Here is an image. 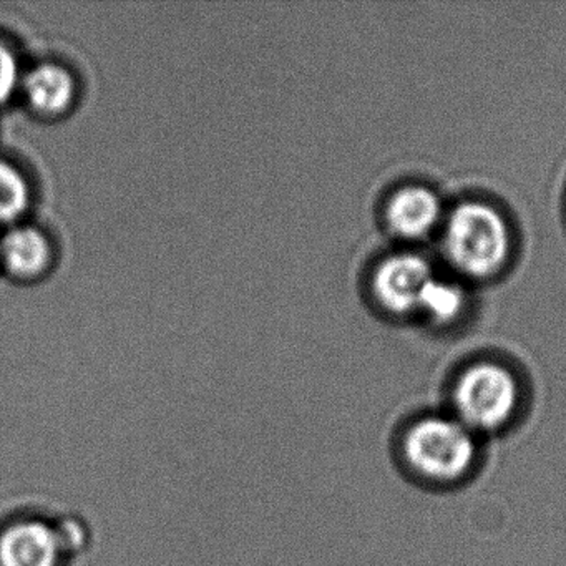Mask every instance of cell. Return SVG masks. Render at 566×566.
<instances>
[{
  "label": "cell",
  "mask_w": 566,
  "mask_h": 566,
  "mask_svg": "<svg viewBox=\"0 0 566 566\" xmlns=\"http://www.w3.org/2000/svg\"><path fill=\"white\" fill-rule=\"evenodd\" d=\"M443 247L457 270L472 277H486L496 273L509 256V228L493 208L462 203L447 221Z\"/></svg>",
  "instance_id": "cell-1"
},
{
  "label": "cell",
  "mask_w": 566,
  "mask_h": 566,
  "mask_svg": "<svg viewBox=\"0 0 566 566\" xmlns=\"http://www.w3.org/2000/svg\"><path fill=\"white\" fill-rule=\"evenodd\" d=\"M403 457L422 479L455 482L472 469L476 443L459 419L426 417L407 430Z\"/></svg>",
  "instance_id": "cell-2"
},
{
  "label": "cell",
  "mask_w": 566,
  "mask_h": 566,
  "mask_svg": "<svg viewBox=\"0 0 566 566\" xmlns=\"http://www.w3.org/2000/svg\"><path fill=\"white\" fill-rule=\"evenodd\" d=\"M520 389L509 369L495 363L469 367L457 380L453 406L470 430H496L515 416Z\"/></svg>",
  "instance_id": "cell-3"
},
{
  "label": "cell",
  "mask_w": 566,
  "mask_h": 566,
  "mask_svg": "<svg viewBox=\"0 0 566 566\" xmlns=\"http://www.w3.org/2000/svg\"><path fill=\"white\" fill-rule=\"evenodd\" d=\"M57 526L31 516L0 522V566H61L65 555Z\"/></svg>",
  "instance_id": "cell-4"
},
{
  "label": "cell",
  "mask_w": 566,
  "mask_h": 566,
  "mask_svg": "<svg viewBox=\"0 0 566 566\" xmlns=\"http://www.w3.org/2000/svg\"><path fill=\"white\" fill-rule=\"evenodd\" d=\"M81 85L69 65L59 61H42L25 69L21 97L39 117L59 118L77 104Z\"/></svg>",
  "instance_id": "cell-5"
},
{
  "label": "cell",
  "mask_w": 566,
  "mask_h": 566,
  "mask_svg": "<svg viewBox=\"0 0 566 566\" xmlns=\"http://www.w3.org/2000/svg\"><path fill=\"white\" fill-rule=\"evenodd\" d=\"M433 274L423 258L412 253L394 254L377 268L374 293L386 310L403 314L417 310Z\"/></svg>",
  "instance_id": "cell-6"
},
{
  "label": "cell",
  "mask_w": 566,
  "mask_h": 566,
  "mask_svg": "<svg viewBox=\"0 0 566 566\" xmlns=\"http://www.w3.org/2000/svg\"><path fill=\"white\" fill-rule=\"evenodd\" d=\"M55 263L52 238L35 224L18 223L0 237V266L22 283L48 276Z\"/></svg>",
  "instance_id": "cell-7"
},
{
  "label": "cell",
  "mask_w": 566,
  "mask_h": 566,
  "mask_svg": "<svg viewBox=\"0 0 566 566\" xmlns=\"http://www.w3.org/2000/svg\"><path fill=\"white\" fill-rule=\"evenodd\" d=\"M442 207L429 188L407 187L397 191L387 207V221L394 233L409 240L426 237L439 223Z\"/></svg>",
  "instance_id": "cell-8"
},
{
  "label": "cell",
  "mask_w": 566,
  "mask_h": 566,
  "mask_svg": "<svg viewBox=\"0 0 566 566\" xmlns=\"http://www.w3.org/2000/svg\"><path fill=\"white\" fill-rule=\"evenodd\" d=\"M34 201L29 175L15 161L0 157V227L22 223Z\"/></svg>",
  "instance_id": "cell-9"
},
{
  "label": "cell",
  "mask_w": 566,
  "mask_h": 566,
  "mask_svg": "<svg viewBox=\"0 0 566 566\" xmlns=\"http://www.w3.org/2000/svg\"><path fill=\"white\" fill-rule=\"evenodd\" d=\"M465 294L459 286L432 277L420 296L419 307L432 319L449 323L462 313Z\"/></svg>",
  "instance_id": "cell-10"
},
{
  "label": "cell",
  "mask_w": 566,
  "mask_h": 566,
  "mask_svg": "<svg viewBox=\"0 0 566 566\" xmlns=\"http://www.w3.org/2000/svg\"><path fill=\"white\" fill-rule=\"evenodd\" d=\"M25 67L21 54L8 39L0 38V107L21 94Z\"/></svg>",
  "instance_id": "cell-11"
}]
</instances>
